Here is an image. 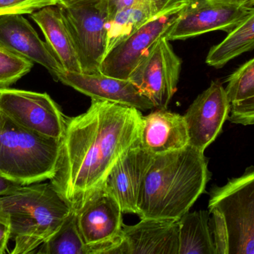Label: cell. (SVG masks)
<instances>
[{"mask_svg":"<svg viewBox=\"0 0 254 254\" xmlns=\"http://www.w3.org/2000/svg\"><path fill=\"white\" fill-rule=\"evenodd\" d=\"M142 118L138 109L97 99H92L85 113L65 117L58 167L50 183L73 211L101 192L117 163L140 145Z\"/></svg>","mask_w":254,"mask_h":254,"instance_id":"1","label":"cell"},{"mask_svg":"<svg viewBox=\"0 0 254 254\" xmlns=\"http://www.w3.org/2000/svg\"><path fill=\"white\" fill-rule=\"evenodd\" d=\"M204 152L185 149L153 156L137 201L141 219L179 220L205 191L210 179Z\"/></svg>","mask_w":254,"mask_h":254,"instance_id":"2","label":"cell"},{"mask_svg":"<svg viewBox=\"0 0 254 254\" xmlns=\"http://www.w3.org/2000/svg\"><path fill=\"white\" fill-rule=\"evenodd\" d=\"M71 211L51 183L22 186L0 196V222L9 227L15 241L11 254H34Z\"/></svg>","mask_w":254,"mask_h":254,"instance_id":"3","label":"cell"},{"mask_svg":"<svg viewBox=\"0 0 254 254\" xmlns=\"http://www.w3.org/2000/svg\"><path fill=\"white\" fill-rule=\"evenodd\" d=\"M216 254H254V166L210 192Z\"/></svg>","mask_w":254,"mask_h":254,"instance_id":"4","label":"cell"},{"mask_svg":"<svg viewBox=\"0 0 254 254\" xmlns=\"http://www.w3.org/2000/svg\"><path fill=\"white\" fill-rule=\"evenodd\" d=\"M61 140L21 127L0 111V174L22 186L51 180Z\"/></svg>","mask_w":254,"mask_h":254,"instance_id":"5","label":"cell"},{"mask_svg":"<svg viewBox=\"0 0 254 254\" xmlns=\"http://www.w3.org/2000/svg\"><path fill=\"white\" fill-rule=\"evenodd\" d=\"M110 0H74L61 7L74 41L82 73H101L107 46Z\"/></svg>","mask_w":254,"mask_h":254,"instance_id":"6","label":"cell"},{"mask_svg":"<svg viewBox=\"0 0 254 254\" xmlns=\"http://www.w3.org/2000/svg\"><path fill=\"white\" fill-rule=\"evenodd\" d=\"M182 64L170 40L162 37L146 51L128 80L154 107L167 109L177 90Z\"/></svg>","mask_w":254,"mask_h":254,"instance_id":"7","label":"cell"},{"mask_svg":"<svg viewBox=\"0 0 254 254\" xmlns=\"http://www.w3.org/2000/svg\"><path fill=\"white\" fill-rule=\"evenodd\" d=\"M123 213L117 201L103 190L76 213L89 254H125Z\"/></svg>","mask_w":254,"mask_h":254,"instance_id":"8","label":"cell"},{"mask_svg":"<svg viewBox=\"0 0 254 254\" xmlns=\"http://www.w3.org/2000/svg\"><path fill=\"white\" fill-rule=\"evenodd\" d=\"M0 111L34 132L58 140L64 135L66 116L47 93L0 88Z\"/></svg>","mask_w":254,"mask_h":254,"instance_id":"9","label":"cell"},{"mask_svg":"<svg viewBox=\"0 0 254 254\" xmlns=\"http://www.w3.org/2000/svg\"><path fill=\"white\" fill-rule=\"evenodd\" d=\"M183 8L155 18L133 31L107 54L100 72L112 77L128 79L146 51L158 39L167 37L182 15Z\"/></svg>","mask_w":254,"mask_h":254,"instance_id":"10","label":"cell"},{"mask_svg":"<svg viewBox=\"0 0 254 254\" xmlns=\"http://www.w3.org/2000/svg\"><path fill=\"white\" fill-rule=\"evenodd\" d=\"M250 9L214 0H188L167 38L186 40L215 31L228 34L243 20Z\"/></svg>","mask_w":254,"mask_h":254,"instance_id":"11","label":"cell"},{"mask_svg":"<svg viewBox=\"0 0 254 254\" xmlns=\"http://www.w3.org/2000/svg\"><path fill=\"white\" fill-rule=\"evenodd\" d=\"M231 104L222 83L212 82L184 115L190 146L204 152L222 131Z\"/></svg>","mask_w":254,"mask_h":254,"instance_id":"12","label":"cell"},{"mask_svg":"<svg viewBox=\"0 0 254 254\" xmlns=\"http://www.w3.org/2000/svg\"><path fill=\"white\" fill-rule=\"evenodd\" d=\"M0 49L40 64L56 81L65 72L46 42L22 15L0 16Z\"/></svg>","mask_w":254,"mask_h":254,"instance_id":"13","label":"cell"},{"mask_svg":"<svg viewBox=\"0 0 254 254\" xmlns=\"http://www.w3.org/2000/svg\"><path fill=\"white\" fill-rule=\"evenodd\" d=\"M58 82L92 99L117 103L138 109L140 111L154 108L153 104L128 79H121L101 73H68L58 76Z\"/></svg>","mask_w":254,"mask_h":254,"instance_id":"14","label":"cell"},{"mask_svg":"<svg viewBox=\"0 0 254 254\" xmlns=\"http://www.w3.org/2000/svg\"><path fill=\"white\" fill-rule=\"evenodd\" d=\"M153 155L140 147L131 148L109 174L103 191L117 201L124 213H137V201Z\"/></svg>","mask_w":254,"mask_h":254,"instance_id":"15","label":"cell"},{"mask_svg":"<svg viewBox=\"0 0 254 254\" xmlns=\"http://www.w3.org/2000/svg\"><path fill=\"white\" fill-rule=\"evenodd\" d=\"M139 144L153 156L185 149L189 145V136L184 116L167 109L143 116Z\"/></svg>","mask_w":254,"mask_h":254,"instance_id":"16","label":"cell"},{"mask_svg":"<svg viewBox=\"0 0 254 254\" xmlns=\"http://www.w3.org/2000/svg\"><path fill=\"white\" fill-rule=\"evenodd\" d=\"M125 254H179V220L141 219L123 227Z\"/></svg>","mask_w":254,"mask_h":254,"instance_id":"17","label":"cell"},{"mask_svg":"<svg viewBox=\"0 0 254 254\" xmlns=\"http://www.w3.org/2000/svg\"><path fill=\"white\" fill-rule=\"evenodd\" d=\"M31 17L43 31L46 43L65 71L82 73L74 41L60 6L43 7L31 13Z\"/></svg>","mask_w":254,"mask_h":254,"instance_id":"18","label":"cell"},{"mask_svg":"<svg viewBox=\"0 0 254 254\" xmlns=\"http://www.w3.org/2000/svg\"><path fill=\"white\" fill-rule=\"evenodd\" d=\"M188 0H133L129 8L107 25V54L143 24L185 7Z\"/></svg>","mask_w":254,"mask_h":254,"instance_id":"19","label":"cell"},{"mask_svg":"<svg viewBox=\"0 0 254 254\" xmlns=\"http://www.w3.org/2000/svg\"><path fill=\"white\" fill-rule=\"evenodd\" d=\"M179 254H216L209 211L188 212L179 219Z\"/></svg>","mask_w":254,"mask_h":254,"instance_id":"20","label":"cell"},{"mask_svg":"<svg viewBox=\"0 0 254 254\" xmlns=\"http://www.w3.org/2000/svg\"><path fill=\"white\" fill-rule=\"evenodd\" d=\"M254 49V7L221 43L210 49L206 64L214 68H222L229 61Z\"/></svg>","mask_w":254,"mask_h":254,"instance_id":"21","label":"cell"},{"mask_svg":"<svg viewBox=\"0 0 254 254\" xmlns=\"http://www.w3.org/2000/svg\"><path fill=\"white\" fill-rule=\"evenodd\" d=\"M39 254H89L77 224V214L71 211L59 229L40 246Z\"/></svg>","mask_w":254,"mask_h":254,"instance_id":"22","label":"cell"},{"mask_svg":"<svg viewBox=\"0 0 254 254\" xmlns=\"http://www.w3.org/2000/svg\"><path fill=\"white\" fill-rule=\"evenodd\" d=\"M225 87L231 104L254 95V58L242 65L226 81Z\"/></svg>","mask_w":254,"mask_h":254,"instance_id":"23","label":"cell"},{"mask_svg":"<svg viewBox=\"0 0 254 254\" xmlns=\"http://www.w3.org/2000/svg\"><path fill=\"white\" fill-rule=\"evenodd\" d=\"M34 63L0 49V88H7L28 74Z\"/></svg>","mask_w":254,"mask_h":254,"instance_id":"24","label":"cell"},{"mask_svg":"<svg viewBox=\"0 0 254 254\" xmlns=\"http://www.w3.org/2000/svg\"><path fill=\"white\" fill-rule=\"evenodd\" d=\"M58 5L57 0H0V16L31 14L47 7Z\"/></svg>","mask_w":254,"mask_h":254,"instance_id":"25","label":"cell"},{"mask_svg":"<svg viewBox=\"0 0 254 254\" xmlns=\"http://www.w3.org/2000/svg\"><path fill=\"white\" fill-rule=\"evenodd\" d=\"M228 120L237 125H254V95L231 104Z\"/></svg>","mask_w":254,"mask_h":254,"instance_id":"26","label":"cell"},{"mask_svg":"<svg viewBox=\"0 0 254 254\" xmlns=\"http://www.w3.org/2000/svg\"><path fill=\"white\" fill-rule=\"evenodd\" d=\"M22 186V185L8 180L0 174V196L7 195L15 192Z\"/></svg>","mask_w":254,"mask_h":254,"instance_id":"27","label":"cell"},{"mask_svg":"<svg viewBox=\"0 0 254 254\" xmlns=\"http://www.w3.org/2000/svg\"><path fill=\"white\" fill-rule=\"evenodd\" d=\"M10 236L9 227L3 222H0V254H5L7 245Z\"/></svg>","mask_w":254,"mask_h":254,"instance_id":"28","label":"cell"},{"mask_svg":"<svg viewBox=\"0 0 254 254\" xmlns=\"http://www.w3.org/2000/svg\"><path fill=\"white\" fill-rule=\"evenodd\" d=\"M214 1L228 3V4L247 7V8H252L254 6V0H214Z\"/></svg>","mask_w":254,"mask_h":254,"instance_id":"29","label":"cell"},{"mask_svg":"<svg viewBox=\"0 0 254 254\" xmlns=\"http://www.w3.org/2000/svg\"><path fill=\"white\" fill-rule=\"evenodd\" d=\"M58 1V4H65L67 3L71 2V1H74V0H57Z\"/></svg>","mask_w":254,"mask_h":254,"instance_id":"30","label":"cell"}]
</instances>
